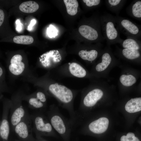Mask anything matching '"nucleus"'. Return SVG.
<instances>
[{"instance_id":"f257e3e1","label":"nucleus","mask_w":141,"mask_h":141,"mask_svg":"<svg viewBox=\"0 0 141 141\" xmlns=\"http://www.w3.org/2000/svg\"><path fill=\"white\" fill-rule=\"evenodd\" d=\"M45 114L54 130L62 136H67L73 130L71 121L61 113L56 106L50 105Z\"/></svg>"},{"instance_id":"f03ea898","label":"nucleus","mask_w":141,"mask_h":141,"mask_svg":"<svg viewBox=\"0 0 141 141\" xmlns=\"http://www.w3.org/2000/svg\"><path fill=\"white\" fill-rule=\"evenodd\" d=\"M100 20L102 34L109 45L121 43L123 40L121 38L120 32L117 26L114 16L105 13L100 16Z\"/></svg>"},{"instance_id":"7ed1b4c3","label":"nucleus","mask_w":141,"mask_h":141,"mask_svg":"<svg viewBox=\"0 0 141 141\" xmlns=\"http://www.w3.org/2000/svg\"><path fill=\"white\" fill-rule=\"evenodd\" d=\"M43 111L40 110L30 115L33 125L32 131L36 137L52 135L55 134V131Z\"/></svg>"},{"instance_id":"20e7f679","label":"nucleus","mask_w":141,"mask_h":141,"mask_svg":"<svg viewBox=\"0 0 141 141\" xmlns=\"http://www.w3.org/2000/svg\"><path fill=\"white\" fill-rule=\"evenodd\" d=\"M117 26L120 32L126 37H132L140 40L141 26L125 17L114 16Z\"/></svg>"},{"instance_id":"39448f33","label":"nucleus","mask_w":141,"mask_h":141,"mask_svg":"<svg viewBox=\"0 0 141 141\" xmlns=\"http://www.w3.org/2000/svg\"><path fill=\"white\" fill-rule=\"evenodd\" d=\"M79 31L83 37L89 41L100 43L105 40L101 31L100 17L93 25H81L79 28Z\"/></svg>"},{"instance_id":"423d86ee","label":"nucleus","mask_w":141,"mask_h":141,"mask_svg":"<svg viewBox=\"0 0 141 141\" xmlns=\"http://www.w3.org/2000/svg\"><path fill=\"white\" fill-rule=\"evenodd\" d=\"M32 121L30 115L28 114L15 127L14 131L22 141H35L32 134Z\"/></svg>"},{"instance_id":"0eeeda50","label":"nucleus","mask_w":141,"mask_h":141,"mask_svg":"<svg viewBox=\"0 0 141 141\" xmlns=\"http://www.w3.org/2000/svg\"><path fill=\"white\" fill-rule=\"evenodd\" d=\"M10 110L9 124L11 129L13 131L15 126L29 114L18 100H13L11 102Z\"/></svg>"},{"instance_id":"6e6552de","label":"nucleus","mask_w":141,"mask_h":141,"mask_svg":"<svg viewBox=\"0 0 141 141\" xmlns=\"http://www.w3.org/2000/svg\"><path fill=\"white\" fill-rule=\"evenodd\" d=\"M11 103L6 104L4 106L2 118L0 124V139L2 141H8L10 127L8 119V113Z\"/></svg>"},{"instance_id":"1a4fd4ad","label":"nucleus","mask_w":141,"mask_h":141,"mask_svg":"<svg viewBox=\"0 0 141 141\" xmlns=\"http://www.w3.org/2000/svg\"><path fill=\"white\" fill-rule=\"evenodd\" d=\"M109 124V120L107 118L101 117L90 123L88 126V128L94 133H101L107 130Z\"/></svg>"},{"instance_id":"9d476101","label":"nucleus","mask_w":141,"mask_h":141,"mask_svg":"<svg viewBox=\"0 0 141 141\" xmlns=\"http://www.w3.org/2000/svg\"><path fill=\"white\" fill-rule=\"evenodd\" d=\"M103 91L100 89H95L90 91L84 97L83 100L84 106L87 108L94 106L102 97Z\"/></svg>"},{"instance_id":"9b49d317","label":"nucleus","mask_w":141,"mask_h":141,"mask_svg":"<svg viewBox=\"0 0 141 141\" xmlns=\"http://www.w3.org/2000/svg\"><path fill=\"white\" fill-rule=\"evenodd\" d=\"M22 56L19 54L14 56L10 60V64L9 66L10 72L14 75H18L23 72L25 68L24 63L21 61Z\"/></svg>"},{"instance_id":"f8f14e48","label":"nucleus","mask_w":141,"mask_h":141,"mask_svg":"<svg viewBox=\"0 0 141 141\" xmlns=\"http://www.w3.org/2000/svg\"><path fill=\"white\" fill-rule=\"evenodd\" d=\"M126 10L129 16L138 20H141V0L133 1Z\"/></svg>"},{"instance_id":"ddd939ff","label":"nucleus","mask_w":141,"mask_h":141,"mask_svg":"<svg viewBox=\"0 0 141 141\" xmlns=\"http://www.w3.org/2000/svg\"><path fill=\"white\" fill-rule=\"evenodd\" d=\"M127 1L125 0H106L105 3L109 10L119 15L120 11Z\"/></svg>"},{"instance_id":"4468645a","label":"nucleus","mask_w":141,"mask_h":141,"mask_svg":"<svg viewBox=\"0 0 141 141\" xmlns=\"http://www.w3.org/2000/svg\"><path fill=\"white\" fill-rule=\"evenodd\" d=\"M126 110L129 113H134L141 110V98H132L128 101L125 106Z\"/></svg>"},{"instance_id":"2eb2a0df","label":"nucleus","mask_w":141,"mask_h":141,"mask_svg":"<svg viewBox=\"0 0 141 141\" xmlns=\"http://www.w3.org/2000/svg\"><path fill=\"white\" fill-rule=\"evenodd\" d=\"M124 48L139 50L140 48L141 40L131 37H127L121 43Z\"/></svg>"},{"instance_id":"dca6fc26","label":"nucleus","mask_w":141,"mask_h":141,"mask_svg":"<svg viewBox=\"0 0 141 141\" xmlns=\"http://www.w3.org/2000/svg\"><path fill=\"white\" fill-rule=\"evenodd\" d=\"M39 5L36 2L29 1L21 3L19 6L20 10L26 13H32L37 11L39 8Z\"/></svg>"},{"instance_id":"f3484780","label":"nucleus","mask_w":141,"mask_h":141,"mask_svg":"<svg viewBox=\"0 0 141 141\" xmlns=\"http://www.w3.org/2000/svg\"><path fill=\"white\" fill-rule=\"evenodd\" d=\"M69 69L70 73L73 75L78 78H83L86 74L85 69L77 63L73 62L70 64Z\"/></svg>"},{"instance_id":"a211bd4d","label":"nucleus","mask_w":141,"mask_h":141,"mask_svg":"<svg viewBox=\"0 0 141 141\" xmlns=\"http://www.w3.org/2000/svg\"><path fill=\"white\" fill-rule=\"evenodd\" d=\"M102 61L96 66V70L98 72L104 70L110 63L112 58L111 55L108 52H106L103 53L102 56Z\"/></svg>"},{"instance_id":"6ab92c4d","label":"nucleus","mask_w":141,"mask_h":141,"mask_svg":"<svg viewBox=\"0 0 141 141\" xmlns=\"http://www.w3.org/2000/svg\"><path fill=\"white\" fill-rule=\"evenodd\" d=\"M98 55V51L96 49L87 51L82 50L79 52L80 57L83 59L89 61H92L95 60Z\"/></svg>"},{"instance_id":"aec40b11","label":"nucleus","mask_w":141,"mask_h":141,"mask_svg":"<svg viewBox=\"0 0 141 141\" xmlns=\"http://www.w3.org/2000/svg\"><path fill=\"white\" fill-rule=\"evenodd\" d=\"M63 1L68 13L71 16L76 15L79 5L78 1L76 0H64Z\"/></svg>"},{"instance_id":"412c9836","label":"nucleus","mask_w":141,"mask_h":141,"mask_svg":"<svg viewBox=\"0 0 141 141\" xmlns=\"http://www.w3.org/2000/svg\"><path fill=\"white\" fill-rule=\"evenodd\" d=\"M121 52L122 56L128 60L136 59L139 58L140 56L139 50L124 48L122 50Z\"/></svg>"},{"instance_id":"4be33fe9","label":"nucleus","mask_w":141,"mask_h":141,"mask_svg":"<svg viewBox=\"0 0 141 141\" xmlns=\"http://www.w3.org/2000/svg\"><path fill=\"white\" fill-rule=\"evenodd\" d=\"M13 41L17 44L28 45L32 43L34 39L30 36L21 35L15 36L13 38Z\"/></svg>"},{"instance_id":"5701e85b","label":"nucleus","mask_w":141,"mask_h":141,"mask_svg":"<svg viewBox=\"0 0 141 141\" xmlns=\"http://www.w3.org/2000/svg\"><path fill=\"white\" fill-rule=\"evenodd\" d=\"M120 80L121 83L126 86H131L136 82V78L132 75H122L120 76Z\"/></svg>"},{"instance_id":"b1692460","label":"nucleus","mask_w":141,"mask_h":141,"mask_svg":"<svg viewBox=\"0 0 141 141\" xmlns=\"http://www.w3.org/2000/svg\"><path fill=\"white\" fill-rule=\"evenodd\" d=\"M83 2L88 7H96L100 6L102 2L101 0H83Z\"/></svg>"},{"instance_id":"393cba45","label":"nucleus","mask_w":141,"mask_h":141,"mask_svg":"<svg viewBox=\"0 0 141 141\" xmlns=\"http://www.w3.org/2000/svg\"><path fill=\"white\" fill-rule=\"evenodd\" d=\"M37 97L42 102L46 104V99L45 95L43 92L39 91L36 93Z\"/></svg>"},{"instance_id":"a878e982","label":"nucleus","mask_w":141,"mask_h":141,"mask_svg":"<svg viewBox=\"0 0 141 141\" xmlns=\"http://www.w3.org/2000/svg\"><path fill=\"white\" fill-rule=\"evenodd\" d=\"M5 14L3 9L0 8V27H1L4 22Z\"/></svg>"},{"instance_id":"bb28decb","label":"nucleus","mask_w":141,"mask_h":141,"mask_svg":"<svg viewBox=\"0 0 141 141\" xmlns=\"http://www.w3.org/2000/svg\"><path fill=\"white\" fill-rule=\"evenodd\" d=\"M126 136L129 141H131L132 140L133 137L135 136V134L133 133L129 132L127 133Z\"/></svg>"},{"instance_id":"cd10ccee","label":"nucleus","mask_w":141,"mask_h":141,"mask_svg":"<svg viewBox=\"0 0 141 141\" xmlns=\"http://www.w3.org/2000/svg\"><path fill=\"white\" fill-rule=\"evenodd\" d=\"M121 141H129L127 137L126 136H122L120 139Z\"/></svg>"},{"instance_id":"c85d7f7f","label":"nucleus","mask_w":141,"mask_h":141,"mask_svg":"<svg viewBox=\"0 0 141 141\" xmlns=\"http://www.w3.org/2000/svg\"><path fill=\"white\" fill-rule=\"evenodd\" d=\"M131 141H140L139 140L137 137L134 136L132 140Z\"/></svg>"},{"instance_id":"c756f323","label":"nucleus","mask_w":141,"mask_h":141,"mask_svg":"<svg viewBox=\"0 0 141 141\" xmlns=\"http://www.w3.org/2000/svg\"><path fill=\"white\" fill-rule=\"evenodd\" d=\"M3 70L1 67H0V77L2 75L3 73Z\"/></svg>"},{"instance_id":"7c9ffc66","label":"nucleus","mask_w":141,"mask_h":141,"mask_svg":"<svg viewBox=\"0 0 141 141\" xmlns=\"http://www.w3.org/2000/svg\"><path fill=\"white\" fill-rule=\"evenodd\" d=\"M14 141H22L20 140H15Z\"/></svg>"},{"instance_id":"2f4dec72","label":"nucleus","mask_w":141,"mask_h":141,"mask_svg":"<svg viewBox=\"0 0 141 141\" xmlns=\"http://www.w3.org/2000/svg\"><path fill=\"white\" fill-rule=\"evenodd\" d=\"M1 121H0V123H1Z\"/></svg>"}]
</instances>
